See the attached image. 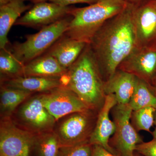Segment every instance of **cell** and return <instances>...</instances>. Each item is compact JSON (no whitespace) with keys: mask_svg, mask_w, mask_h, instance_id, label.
Listing matches in <instances>:
<instances>
[{"mask_svg":"<svg viewBox=\"0 0 156 156\" xmlns=\"http://www.w3.org/2000/svg\"><path fill=\"white\" fill-rule=\"evenodd\" d=\"M134 8L128 3L122 12L102 25L89 43L105 81L113 75L121 62L136 47Z\"/></svg>","mask_w":156,"mask_h":156,"instance_id":"cell-1","label":"cell"},{"mask_svg":"<svg viewBox=\"0 0 156 156\" xmlns=\"http://www.w3.org/2000/svg\"><path fill=\"white\" fill-rule=\"evenodd\" d=\"M60 81L62 86L74 92L89 109L104 104L106 96L104 89L105 81L89 44L61 76Z\"/></svg>","mask_w":156,"mask_h":156,"instance_id":"cell-2","label":"cell"},{"mask_svg":"<svg viewBox=\"0 0 156 156\" xmlns=\"http://www.w3.org/2000/svg\"><path fill=\"white\" fill-rule=\"evenodd\" d=\"M127 5L124 0H99L83 8L73 7L70 12L72 19L64 34L89 44L102 25L122 12Z\"/></svg>","mask_w":156,"mask_h":156,"instance_id":"cell-3","label":"cell"},{"mask_svg":"<svg viewBox=\"0 0 156 156\" xmlns=\"http://www.w3.org/2000/svg\"><path fill=\"white\" fill-rule=\"evenodd\" d=\"M71 15L43 27L37 33L25 36L23 43L15 42L10 51L18 61L25 65L41 56L67 31L72 19Z\"/></svg>","mask_w":156,"mask_h":156,"instance_id":"cell-4","label":"cell"},{"mask_svg":"<svg viewBox=\"0 0 156 156\" xmlns=\"http://www.w3.org/2000/svg\"><path fill=\"white\" fill-rule=\"evenodd\" d=\"M37 136L20 128L10 118H2L0 126V156H29Z\"/></svg>","mask_w":156,"mask_h":156,"instance_id":"cell-5","label":"cell"},{"mask_svg":"<svg viewBox=\"0 0 156 156\" xmlns=\"http://www.w3.org/2000/svg\"><path fill=\"white\" fill-rule=\"evenodd\" d=\"M112 110L116 126L114 145L121 156H135L134 153L136 146L143 140L130 122L132 109L128 104H118Z\"/></svg>","mask_w":156,"mask_h":156,"instance_id":"cell-6","label":"cell"},{"mask_svg":"<svg viewBox=\"0 0 156 156\" xmlns=\"http://www.w3.org/2000/svg\"><path fill=\"white\" fill-rule=\"evenodd\" d=\"M17 118L22 128L36 135L53 131L56 122L44 106L40 95L31 98L21 105Z\"/></svg>","mask_w":156,"mask_h":156,"instance_id":"cell-7","label":"cell"},{"mask_svg":"<svg viewBox=\"0 0 156 156\" xmlns=\"http://www.w3.org/2000/svg\"><path fill=\"white\" fill-rule=\"evenodd\" d=\"M40 95L44 106L56 121L74 113L90 110L74 92L64 86Z\"/></svg>","mask_w":156,"mask_h":156,"instance_id":"cell-8","label":"cell"},{"mask_svg":"<svg viewBox=\"0 0 156 156\" xmlns=\"http://www.w3.org/2000/svg\"><path fill=\"white\" fill-rule=\"evenodd\" d=\"M72 6H64L48 2L34 4L20 17L14 25L42 29L70 15Z\"/></svg>","mask_w":156,"mask_h":156,"instance_id":"cell-9","label":"cell"},{"mask_svg":"<svg viewBox=\"0 0 156 156\" xmlns=\"http://www.w3.org/2000/svg\"><path fill=\"white\" fill-rule=\"evenodd\" d=\"M89 111L71 114L62 122L56 132L61 147L71 146L89 141L92 132V119Z\"/></svg>","mask_w":156,"mask_h":156,"instance_id":"cell-10","label":"cell"},{"mask_svg":"<svg viewBox=\"0 0 156 156\" xmlns=\"http://www.w3.org/2000/svg\"><path fill=\"white\" fill-rule=\"evenodd\" d=\"M117 69L131 73L150 85L156 75V49L135 47Z\"/></svg>","mask_w":156,"mask_h":156,"instance_id":"cell-11","label":"cell"},{"mask_svg":"<svg viewBox=\"0 0 156 156\" xmlns=\"http://www.w3.org/2000/svg\"><path fill=\"white\" fill-rule=\"evenodd\" d=\"M136 47L156 49V9L145 2L133 11Z\"/></svg>","mask_w":156,"mask_h":156,"instance_id":"cell-12","label":"cell"},{"mask_svg":"<svg viewBox=\"0 0 156 156\" xmlns=\"http://www.w3.org/2000/svg\"><path fill=\"white\" fill-rule=\"evenodd\" d=\"M117 104L118 101L114 94L105 96L103 106L98 115L96 125L89 137V141L91 145H98L107 151L116 155L115 151L109 144L110 137L114 134L116 126L114 121L110 119V112Z\"/></svg>","mask_w":156,"mask_h":156,"instance_id":"cell-13","label":"cell"},{"mask_svg":"<svg viewBox=\"0 0 156 156\" xmlns=\"http://www.w3.org/2000/svg\"><path fill=\"white\" fill-rule=\"evenodd\" d=\"M87 44L64 34L45 53L53 56L62 67L67 70L77 59Z\"/></svg>","mask_w":156,"mask_h":156,"instance_id":"cell-14","label":"cell"},{"mask_svg":"<svg viewBox=\"0 0 156 156\" xmlns=\"http://www.w3.org/2000/svg\"><path fill=\"white\" fill-rule=\"evenodd\" d=\"M136 77L129 73L117 69L111 77L105 82V95L114 94L120 104H128L135 88Z\"/></svg>","mask_w":156,"mask_h":156,"instance_id":"cell-15","label":"cell"},{"mask_svg":"<svg viewBox=\"0 0 156 156\" xmlns=\"http://www.w3.org/2000/svg\"><path fill=\"white\" fill-rule=\"evenodd\" d=\"M27 0H12L10 2L0 6V48H6L9 44L8 35L12 26L15 24L20 15L31 8L26 5Z\"/></svg>","mask_w":156,"mask_h":156,"instance_id":"cell-16","label":"cell"},{"mask_svg":"<svg viewBox=\"0 0 156 156\" xmlns=\"http://www.w3.org/2000/svg\"><path fill=\"white\" fill-rule=\"evenodd\" d=\"M66 71L53 56L44 53L24 65L23 76L60 77Z\"/></svg>","mask_w":156,"mask_h":156,"instance_id":"cell-17","label":"cell"},{"mask_svg":"<svg viewBox=\"0 0 156 156\" xmlns=\"http://www.w3.org/2000/svg\"><path fill=\"white\" fill-rule=\"evenodd\" d=\"M60 77L20 76L3 81L1 83L6 87L22 89L32 93H44L61 86Z\"/></svg>","mask_w":156,"mask_h":156,"instance_id":"cell-18","label":"cell"},{"mask_svg":"<svg viewBox=\"0 0 156 156\" xmlns=\"http://www.w3.org/2000/svg\"><path fill=\"white\" fill-rule=\"evenodd\" d=\"M32 93L22 89L1 86L0 106L2 118H10L17 107Z\"/></svg>","mask_w":156,"mask_h":156,"instance_id":"cell-19","label":"cell"},{"mask_svg":"<svg viewBox=\"0 0 156 156\" xmlns=\"http://www.w3.org/2000/svg\"><path fill=\"white\" fill-rule=\"evenodd\" d=\"M128 105L132 111L147 107L156 108V95L147 83L136 77L134 92Z\"/></svg>","mask_w":156,"mask_h":156,"instance_id":"cell-20","label":"cell"},{"mask_svg":"<svg viewBox=\"0 0 156 156\" xmlns=\"http://www.w3.org/2000/svg\"><path fill=\"white\" fill-rule=\"evenodd\" d=\"M24 65L14 57L10 50L6 48L0 51V73L1 82L9 79L23 76Z\"/></svg>","mask_w":156,"mask_h":156,"instance_id":"cell-21","label":"cell"},{"mask_svg":"<svg viewBox=\"0 0 156 156\" xmlns=\"http://www.w3.org/2000/svg\"><path fill=\"white\" fill-rule=\"evenodd\" d=\"M36 144L40 156H58L61 147L58 135L53 131L38 135Z\"/></svg>","mask_w":156,"mask_h":156,"instance_id":"cell-22","label":"cell"},{"mask_svg":"<svg viewBox=\"0 0 156 156\" xmlns=\"http://www.w3.org/2000/svg\"><path fill=\"white\" fill-rule=\"evenodd\" d=\"M156 109L153 107H147L132 111L131 120L136 131L151 132V128L154 122Z\"/></svg>","mask_w":156,"mask_h":156,"instance_id":"cell-23","label":"cell"},{"mask_svg":"<svg viewBox=\"0 0 156 156\" xmlns=\"http://www.w3.org/2000/svg\"><path fill=\"white\" fill-rule=\"evenodd\" d=\"M92 147L89 141L71 146H61L58 156H91Z\"/></svg>","mask_w":156,"mask_h":156,"instance_id":"cell-24","label":"cell"},{"mask_svg":"<svg viewBox=\"0 0 156 156\" xmlns=\"http://www.w3.org/2000/svg\"><path fill=\"white\" fill-rule=\"evenodd\" d=\"M136 151L144 156H156V139L137 144Z\"/></svg>","mask_w":156,"mask_h":156,"instance_id":"cell-25","label":"cell"},{"mask_svg":"<svg viewBox=\"0 0 156 156\" xmlns=\"http://www.w3.org/2000/svg\"><path fill=\"white\" fill-rule=\"evenodd\" d=\"M99 0H50L49 2L56 3L64 6H69L76 4H87L92 5L97 2Z\"/></svg>","mask_w":156,"mask_h":156,"instance_id":"cell-26","label":"cell"},{"mask_svg":"<svg viewBox=\"0 0 156 156\" xmlns=\"http://www.w3.org/2000/svg\"><path fill=\"white\" fill-rule=\"evenodd\" d=\"M91 156H117L107 151L106 149L98 145H93L92 147Z\"/></svg>","mask_w":156,"mask_h":156,"instance_id":"cell-27","label":"cell"},{"mask_svg":"<svg viewBox=\"0 0 156 156\" xmlns=\"http://www.w3.org/2000/svg\"><path fill=\"white\" fill-rule=\"evenodd\" d=\"M126 3L131 4L135 6L141 5L145 2L146 0H124Z\"/></svg>","mask_w":156,"mask_h":156,"instance_id":"cell-28","label":"cell"},{"mask_svg":"<svg viewBox=\"0 0 156 156\" xmlns=\"http://www.w3.org/2000/svg\"><path fill=\"white\" fill-rule=\"evenodd\" d=\"M151 89L152 90L153 92L154 93L155 95H156V75L154 77L150 85Z\"/></svg>","mask_w":156,"mask_h":156,"instance_id":"cell-29","label":"cell"},{"mask_svg":"<svg viewBox=\"0 0 156 156\" xmlns=\"http://www.w3.org/2000/svg\"><path fill=\"white\" fill-rule=\"evenodd\" d=\"M145 2L156 9V0H146Z\"/></svg>","mask_w":156,"mask_h":156,"instance_id":"cell-30","label":"cell"},{"mask_svg":"<svg viewBox=\"0 0 156 156\" xmlns=\"http://www.w3.org/2000/svg\"><path fill=\"white\" fill-rule=\"evenodd\" d=\"M154 124L155 127L154 130L152 132L151 134L152 135L153 139H156V109L154 113Z\"/></svg>","mask_w":156,"mask_h":156,"instance_id":"cell-31","label":"cell"},{"mask_svg":"<svg viewBox=\"0 0 156 156\" xmlns=\"http://www.w3.org/2000/svg\"><path fill=\"white\" fill-rule=\"evenodd\" d=\"M30 1L31 2L33 3L34 4H37L40 2H46L49 1L50 0H28Z\"/></svg>","mask_w":156,"mask_h":156,"instance_id":"cell-32","label":"cell"},{"mask_svg":"<svg viewBox=\"0 0 156 156\" xmlns=\"http://www.w3.org/2000/svg\"><path fill=\"white\" fill-rule=\"evenodd\" d=\"M12 1V0H0V6L6 5Z\"/></svg>","mask_w":156,"mask_h":156,"instance_id":"cell-33","label":"cell"}]
</instances>
